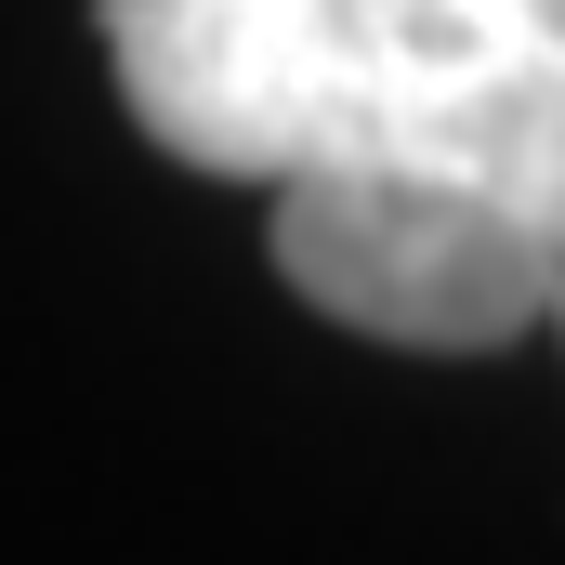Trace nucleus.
Wrapping results in <instances>:
<instances>
[{"label":"nucleus","instance_id":"nucleus-1","mask_svg":"<svg viewBox=\"0 0 565 565\" xmlns=\"http://www.w3.org/2000/svg\"><path fill=\"white\" fill-rule=\"evenodd\" d=\"M106 66L198 171H473L565 264V0H106Z\"/></svg>","mask_w":565,"mask_h":565},{"label":"nucleus","instance_id":"nucleus-2","mask_svg":"<svg viewBox=\"0 0 565 565\" xmlns=\"http://www.w3.org/2000/svg\"><path fill=\"white\" fill-rule=\"evenodd\" d=\"M277 277L395 355H487L553 316V224L473 171L316 158L277 171Z\"/></svg>","mask_w":565,"mask_h":565},{"label":"nucleus","instance_id":"nucleus-3","mask_svg":"<svg viewBox=\"0 0 565 565\" xmlns=\"http://www.w3.org/2000/svg\"><path fill=\"white\" fill-rule=\"evenodd\" d=\"M553 329H565V264H553Z\"/></svg>","mask_w":565,"mask_h":565}]
</instances>
